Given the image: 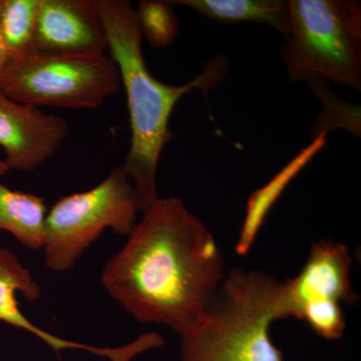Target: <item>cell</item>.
<instances>
[{
	"label": "cell",
	"mask_w": 361,
	"mask_h": 361,
	"mask_svg": "<svg viewBox=\"0 0 361 361\" xmlns=\"http://www.w3.org/2000/svg\"><path fill=\"white\" fill-rule=\"evenodd\" d=\"M224 277L212 233L180 199L159 197L106 261L101 281L135 320L182 336L203 319Z\"/></svg>",
	"instance_id": "6da1fadb"
},
{
	"label": "cell",
	"mask_w": 361,
	"mask_h": 361,
	"mask_svg": "<svg viewBox=\"0 0 361 361\" xmlns=\"http://www.w3.org/2000/svg\"><path fill=\"white\" fill-rule=\"evenodd\" d=\"M108 39L109 54L115 61L127 94L130 115V149L122 165L134 185L140 210L145 212L159 198V161L172 139L169 129L176 104L196 89L219 85L228 70V59L220 56L207 63L198 77L185 85L164 84L147 68L142 35L134 7L126 0H96Z\"/></svg>",
	"instance_id": "7a4b0ae2"
},
{
	"label": "cell",
	"mask_w": 361,
	"mask_h": 361,
	"mask_svg": "<svg viewBox=\"0 0 361 361\" xmlns=\"http://www.w3.org/2000/svg\"><path fill=\"white\" fill-rule=\"evenodd\" d=\"M281 287L264 271H230L203 319L180 336V361H283L270 337Z\"/></svg>",
	"instance_id": "3957f363"
},
{
	"label": "cell",
	"mask_w": 361,
	"mask_h": 361,
	"mask_svg": "<svg viewBox=\"0 0 361 361\" xmlns=\"http://www.w3.org/2000/svg\"><path fill=\"white\" fill-rule=\"evenodd\" d=\"M281 56L290 82L331 80L361 90V2L287 0Z\"/></svg>",
	"instance_id": "277c9868"
},
{
	"label": "cell",
	"mask_w": 361,
	"mask_h": 361,
	"mask_svg": "<svg viewBox=\"0 0 361 361\" xmlns=\"http://www.w3.org/2000/svg\"><path fill=\"white\" fill-rule=\"evenodd\" d=\"M139 212L134 185L122 165L97 186L61 197L45 218V266L54 272L73 269L104 230L128 236Z\"/></svg>",
	"instance_id": "5b68a950"
},
{
	"label": "cell",
	"mask_w": 361,
	"mask_h": 361,
	"mask_svg": "<svg viewBox=\"0 0 361 361\" xmlns=\"http://www.w3.org/2000/svg\"><path fill=\"white\" fill-rule=\"evenodd\" d=\"M110 54L56 56L32 51L11 59L0 75V92L18 103L92 110L121 89Z\"/></svg>",
	"instance_id": "8992f818"
},
{
	"label": "cell",
	"mask_w": 361,
	"mask_h": 361,
	"mask_svg": "<svg viewBox=\"0 0 361 361\" xmlns=\"http://www.w3.org/2000/svg\"><path fill=\"white\" fill-rule=\"evenodd\" d=\"M351 265L353 259L344 244L325 239L316 242L299 274L282 282L276 304L277 320L300 319L301 310L310 301L356 302L358 297L350 281Z\"/></svg>",
	"instance_id": "52a82bcc"
},
{
	"label": "cell",
	"mask_w": 361,
	"mask_h": 361,
	"mask_svg": "<svg viewBox=\"0 0 361 361\" xmlns=\"http://www.w3.org/2000/svg\"><path fill=\"white\" fill-rule=\"evenodd\" d=\"M68 123L0 92V147L9 170L32 172L49 160L68 135Z\"/></svg>",
	"instance_id": "ba28073f"
},
{
	"label": "cell",
	"mask_w": 361,
	"mask_h": 361,
	"mask_svg": "<svg viewBox=\"0 0 361 361\" xmlns=\"http://www.w3.org/2000/svg\"><path fill=\"white\" fill-rule=\"evenodd\" d=\"M32 51L71 56L109 54L96 0H42Z\"/></svg>",
	"instance_id": "9c48e42d"
},
{
	"label": "cell",
	"mask_w": 361,
	"mask_h": 361,
	"mask_svg": "<svg viewBox=\"0 0 361 361\" xmlns=\"http://www.w3.org/2000/svg\"><path fill=\"white\" fill-rule=\"evenodd\" d=\"M18 293L23 294L30 302H35L42 295V290L32 272L21 264L18 256L8 249L0 247V322L30 332L44 341L56 353L63 349L73 348L90 351L104 357L108 355L106 348H96L66 341L33 324L21 312L16 298Z\"/></svg>",
	"instance_id": "30bf717a"
},
{
	"label": "cell",
	"mask_w": 361,
	"mask_h": 361,
	"mask_svg": "<svg viewBox=\"0 0 361 361\" xmlns=\"http://www.w3.org/2000/svg\"><path fill=\"white\" fill-rule=\"evenodd\" d=\"M325 142L326 139L324 134L316 137L315 141H313L310 147L304 149L302 154L297 156L294 161L288 164L281 172L278 173L264 187L252 194L247 202L245 218L236 244V253L238 255L246 256L250 252L271 208L276 203L291 180L295 178L299 171L302 170L310 159L324 146Z\"/></svg>",
	"instance_id": "8fae6325"
},
{
	"label": "cell",
	"mask_w": 361,
	"mask_h": 361,
	"mask_svg": "<svg viewBox=\"0 0 361 361\" xmlns=\"http://www.w3.org/2000/svg\"><path fill=\"white\" fill-rule=\"evenodd\" d=\"M171 2L190 7L223 25L246 21L262 23L274 28L282 37L288 30L287 0H177Z\"/></svg>",
	"instance_id": "7c38bea8"
},
{
	"label": "cell",
	"mask_w": 361,
	"mask_h": 361,
	"mask_svg": "<svg viewBox=\"0 0 361 361\" xmlns=\"http://www.w3.org/2000/svg\"><path fill=\"white\" fill-rule=\"evenodd\" d=\"M47 208L44 197L16 191L0 183V231L32 250L44 248Z\"/></svg>",
	"instance_id": "4fadbf2b"
},
{
	"label": "cell",
	"mask_w": 361,
	"mask_h": 361,
	"mask_svg": "<svg viewBox=\"0 0 361 361\" xmlns=\"http://www.w3.org/2000/svg\"><path fill=\"white\" fill-rule=\"evenodd\" d=\"M40 6L42 0H0V32L9 61L33 51Z\"/></svg>",
	"instance_id": "5bb4252c"
},
{
	"label": "cell",
	"mask_w": 361,
	"mask_h": 361,
	"mask_svg": "<svg viewBox=\"0 0 361 361\" xmlns=\"http://www.w3.org/2000/svg\"><path fill=\"white\" fill-rule=\"evenodd\" d=\"M173 6L171 1L142 0L135 9L142 39L156 49L173 44L179 35V20Z\"/></svg>",
	"instance_id": "9a60e30c"
},
{
	"label": "cell",
	"mask_w": 361,
	"mask_h": 361,
	"mask_svg": "<svg viewBox=\"0 0 361 361\" xmlns=\"http://www.w3.org/2000/svg\"><path fill=\"white\" fill-rule=\"evenodd\" d=\"M300 320L307 322L317 336L327 341L341 338L346 329L341 304L325 299L306 303L301 310Z\"/></svg>",
	"instance_id": "2e32d148"
},
{
	"label": "cell",
	"mask_w": 361,
	"mask_h": 361,
	"mask_svg": "<svg viewBox=\"0 0 361 361\" xmlns=\"http://www.w3.org/2000/svg\"><path fill=\"white\" fill-rule=\"evenodd\" d=\"M8 61V52H7L4 39H2L1 32H0V75H1L2 71H4V68H6Z\"/></svg>",
	"instance_id": "e0dca14e"
},
{
	"label": "cell",
	"mask_w": 361,
	"mask_h": 361,
	"mask_svg": "<svg viewBox=\"0 0 361 361\" xmlns=\"http://www.w3.org/2000/svg\"><path fill=\"white\" fill-rule=\"evenodd\" d=\"M9 168L7 167L6 161L0 159V176L6 175V173L9 172Z\"/></svg>",
	"instance_id": "ac0fdd59"
}]
</instances>
